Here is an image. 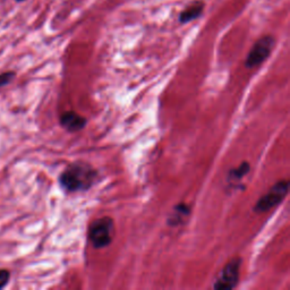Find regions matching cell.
<instances>
[{
	"label": "cell",
	"mask_w": 290,
	"mask_h": 290,
	"mask_svg": "<svg viewBox=\"0 0 290 290\" xmlns=\"http://www.w3.org/2000/svg\"><path fill=\"white\" fill-rule=\"evenodd\" d=\"M114 224L111 218L98 219L89 229V239L95 248H103L110 245L113 239Z\"/></svg>",
	"instance_id": "7a4b0ae2"
},
{
	"label": "cell",
	"mask_w": 290,
	"mask_h": 290,
	"mask_svg": "<svg viewBox=\"0 0 290 290\" xmlns=\"http://www.w3.org/2000/svg\"><path fill=\"white\" fill-rule=\"evenodd\" d=\"M96 179L98 172L89 163L75 162L62 172L59 183L67 191H81L91 188Z\"/></svg>",
	"instance_id": "6da1fadb"
},
{
	"label": "cell",
	"mask_w": 290,
	"mask_h": 290,
	"mask_svg": "<svg viewBox=\"0 0 290 290\" xmlns=\"http://www.w3.org/2000/svg\"><path fill=\"white\" fill-rule=\"evenodd\" d=\"M10 280V271L7 269H0V289L5 288Z\"/></svg>",
	"instance_id": "8fae6325"
},
{
	"label": "cell",
	"mask_w": 290,
	"mask_h": 290,
	"mask_svg": "<svg viewBox=\"0 0 290 290\" xmlns=\"http://www.w3.org/2000/svg\"><path fill=\"white\" fill-rule=\"evenodd\" d=\"M275 37L271 35H265L255 42V45L249 51L245 65L248 68H254L259 66L262 63L269 58L272 52V49L275 47Z\"/></svg>",
	"instance_id": "277c9868"
},
{
	"label": "cell",
	"mask_w": 290,
	"mask_h": 290,
	"mask_svg": "<svg viewBox=\"0 0 290 290\" xmlns=\"http://www.w3.org/2000/svg\"><path fill=\"white\" fill-rule=\"evenodd\" d=\"M60 125L68 132H79L86 125V119L74 111H66L60 116Z\"/></svg>",
	"instance_id": "8992f818"
},
{
	"label": "cell",
	"mask_w": 290,
	"mask_h": 290,
	"mask_svg": "<svg viewBox=\"0 0 290 290\" xmlns=\"http://www.w3.org/2000/svg\"><path fill=\"white\" fill-rule=\"evenodd\" d=\"M190 209L184 203H180L173 207V215L169 218V224L170 226H177V224L183 223L185 219L189 216Z\"/></svg>",
	"instance_id": "ba28073f"
},
{
	"label": "cell",
	"mask_w": 290,
	"mask_h": 290,
	"mask_svg": "<svg viewBox=\"0 0 290 290\" xmlns=\"http://www.w3.org/2000/svg\"><path fill=\"white\" fill-rule=\"evenodd\" d=\"M240 263L242 261L239 259H234L227 263L215 282V289H233L236 287L239 280Z\"/></svg>",
	"instance_id": "5b68a950"
},
{
	"label": "cell",
	"mask_w": 290,
	"mask_h": 290,
	"mask_svg": "<svg viewBox=\"0 0 290 290\" xmlns=\"http://www.w3.org/2000/svg\"><path fill=\"white\" fill-rule=\"evenodd\" d=\"M288 189H289L288 180L278 182L264 196H262V198L259 200V202H257L254 207V210L259 213L270 211L271 209H273V207L280 203V202H282L284 196L288 194Z\"/></svg>",
	"instance_id": "3957f363"
},
{
	"label": "cell",
	"mask_w": 290,
	"mask_h": 290,
	"mask_svg": "<svg viewBox=\"0 0 290 290\" xmlns=\"http://www.w3.org/2000/svg\"><path fill=\"white\" fill-rule=\"evenodd\" d=\"M16 78V73L13 70H8V72H5L0 74V87H4L8 85L9 83H12V81Z\"/></svg>",
	"instance_id": "30bf717a"
},
{
	"label": "cell",
	"mask_w": 290,
	"mask_h": 290,
	"mask_svg": "<svg viewBox=\"0 0 290 290\" xmlns=\"http://www.w3.org/2000/svg\"><path fill=\"white\" fill-rule=\"evenodd\" d=\"M16 2H24V0H16Z\"/></svg>",
	"instance_id": "7c38bea8"
},
{
	"label": "cell",
	"mask_w": 290,
	"mask_h": 290,
	"mask_svg": "<svg viewBox=\"0 0 290 290\" xmlns=\"http://www.w3.org/2000/svg\"><path fill=\"white\" fill-rule=\"evenodd\" d=\"M204 9V4L202 2H195L186 8L185 10H183L182 13L179 15V22L183 24L188 23L190 21H194L198 17H200L202 12Z\"/></svg>",
	"instance_id": "52a82bcc"
},
{
	"label": "cell",
	"mask_w": 290,
	"mask_h": 290,
	"mask_svg": "<svg viewBox=\"0 0 290 290\" xmlns=\"http://www.w3.org/2000/svg\"><path fill=\"white\" fill-rule=\"evenodd\" d=\"M249 165L247 162H243L242 165H240L237 169H234V170L230 171V177H233L234 179H240L243 178L244 176L248 173L249 171Z\"/></svg>",
	"instance_id": "9c48e42d"
}]
</instances>
